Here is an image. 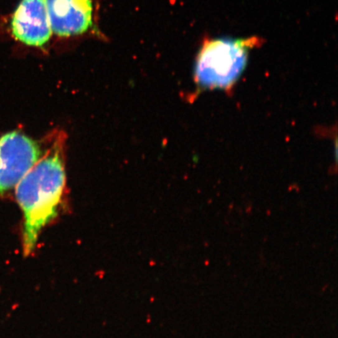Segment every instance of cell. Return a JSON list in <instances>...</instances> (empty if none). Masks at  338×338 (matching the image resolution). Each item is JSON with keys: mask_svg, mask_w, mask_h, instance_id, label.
Wrapping results in <instances>:
<instances>
[{"mask_svg": "<svg viewBox=\"0 0 338 338\" xmlns=\"http://www.w3.org/2000/svg\"><path fill=\"white\" fill-rule=\"evenodd\" d=\"M64 138L57 136L16 185V197L24 215L23 250L29 255L44 226L57 214L65 185Z\"/></svg>", "mask_w": 338, "mask_h": 338, "instance_id": "cell-1", "label": "cell"}, {"mask_svg": "<svg viewBox=\"0 0 338 338\" xmlns=\"http://www.w3.org/2000/svg\"><path fill=\"white\" fill-rule=\"evenodd\" d=\"M258 37L206 39L196 56L194 81L200 90L231 89L244 71L250 49Z\"/></svg>", "mask_w": 338, "mask_h": 338, "instance_id": "cell-2", "label": "cell"}, {"mask_svg": "<svg viewBox=\"0 0 338 338\" xmlns=\"http://www.w3.org/2000/svg\"><path fill=\"white\" fill-rule=\"evenodd\" d=\"M41 155L39 144L21 132L0 137V194L17 185Z\"/></svg>", "mask_w": 338, "mask_h": 338, "instance_id": "cell-3", "label": "cell"}, {"mask_svg": "<svg viewBox=\"0 0 338 338\" xmlns=\"http://www.w3.org/2000/svg\"><path fill=\"white\" fill-rule=\"evenodd\" d=\"M13 38L31 46H43L52 35L47 0H21L10 23Z\"/></svg>", "mask_w": 338, "mask_h": 338, "instance_id": "cell-4", "label": "cell"}, {"mask_svg": "<svg viewBox=\"0 0 338 338\" xmlns=\"http://www.w3.org/2000/svg\"><path fill=\"white\" fill-rule=\"evenodd\" d=\"M52 31L59 36L86 32L92 25V0H47Z\"/></svg>", "mask_w": 338, "mask_h": 338, "instance_id": "cell-5", "label": "cell"}]
</instances>
